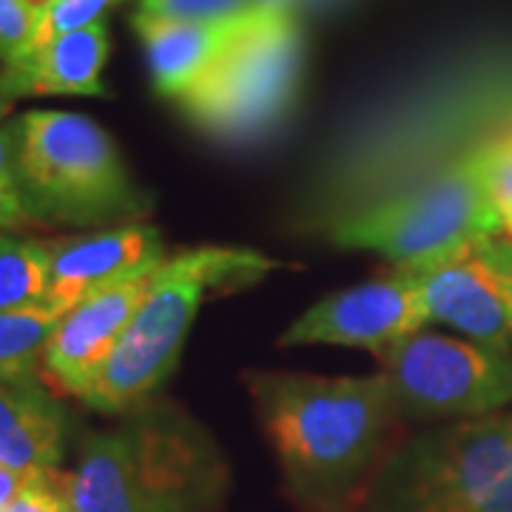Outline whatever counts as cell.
I'll use <instances>...</instances> for the list:
<instances>
[{
  "instance_id": "1",
  "label": "cell",
  "mask_w": 512,
  "mask_h": 512,
  "mask_svg": "<svg viewBox=\"0 0 512 512\" xmlns=\"http://www.w3.org/2000/svg\"><path fill=\"white\" fill-rule=\"evenodd\" d=\"M248 390L293 501L308 512H353L404 419L376 376L248 373Z\"/></svg>"
},
{
  "instance_id": "2",
  "label": "cell",
  "mask_w": 512,
  "mask_h": 512,
  "mask_svg": "<svg viewBox=\"0 0 512 512\" xmlns=\"http://www.w3.org/2000/svg\"><path fill=\"white\" fill-rule=\"evenodd\" d=\"M225 493L217 441L183 407L157 399L86 436L69 473L72 512H217Z\"/></svg>"
},
{
  "instance_id": "3",
  "label": "cell",
  "mask_w": 512,
  "mask_h": 512,
  "mask_svg": "<svg viewBox=\"0 0 512 512\" xmlns=\"http://www.w3.org/2000/svg\"><path fill=\"white\" fill-rule=\"evenodd\" d=\"M274 271V259L245 248H194L168 256L146 299L80 402L126 416L154 399L183 353L194 316L211 291H237Z\"/></svg>"
},
{
  "instance_id": "4",
  "label": "cell",
  "mask_w": 512,
  "mask_h": 512,
  "mask_svg": "<svg viewBox=\"0 0 512 512\" xmlns=\"http://www.w3.org/2000/svg\"><path fill=\"white\" fill-rule=\"evenodd\" d=\"M15 168L35 225H131L151 200L131 180L106 128L72 111H26L12 120Z\"/></svg>"
},
{
  "instance_id": "5",
  "label": "cell",
  "mask_w": 512,
  "mask_h": 512,
  "mask_svg": "<svg viewBox=\"0 0 512 512\" xmlns=\"http://www.w3.org/2000/svg\"><path fill=\"white\" fill-rule=\"evenodd\" d=\"M362 512H512V410L399 441Z\"/></svg>"
},
{
  "instance_id": "6",
  "label": "cell",
  "mask_w": 512,
  "mask_h": 512,
  "mask_svg": "<svg viewBox=\"0 0 512 512\" xmlns=\"http://www.w3.org/2000/svg\"><path fill=\"white\" fill-rule=\"evenodd\" d=\"M302 77V35L293 12L254 9L214 66L180 97L185 117L208 137L248 146L285 123Z\"/></svg>"
},
{
  "instance_id": "7",
  "label": "cell",
  "mask_w": 512,
  "mask_h": 512,
  "mask_svg": "<svg viewBox=\"0 0 512 512\" xmlns=\"http://www.w3.org/2000/svg\"><path fill=\"white\" fill-rule=\"evenodd\" d=\"M476 151L399 197L330 225L328 237L342 248L376 251L396 265L498 237L501 214L484 191Z\"/></svg>"
},
{
  "instance_id": "8",
  "label": "cell",
  "mask_w": 512,
  "mask_h": 512,
  "mask_svg": "<svg viewBox=\"0 0 512 512\" xmlns=\"http://www.w3.org/2000/svg\"><path fill=\"white\" fill-rule=\"evenodd\" d=\"M379 362L404 424L481 419L512 404L510 350L419 330Z\"/></svg>"
},
{
  "instance_id": "9",
  "label": "cell",
  "mask_w": 512,
  "mask_h": 512,
  "mask_svg": "<svg viewBox=\"0 0 512 512\" xmlns=\"http://www.w3.org/2000/svg\"><path fill=\"white\" fill-rule=\"evenodd\" d=\"M427 325L416 279L404 268L316 302L282 333V348L342 345L370 350L376 359Z\"/></svg>"
},
{
  "instance_id": "10",
  "label": "cell",
  "mask_w": 512,
  "mask_h": 512,
  "mask_svg": "<svg viewBox=\"0 0 512 512\" xmlns=\"http://www.w3.org/2000/svg\"><path fill=\"white\" fill-rule=\"evenodd\" d=\"M487 239L464 245L453 254L396 268H404L416 279L427 325H450L473 342L510 350L512 288L493 256L487 254Z\"/></svg>"
},
{
  "instance_id": "11",
  "label": "cell",
  "mask_w": 512,
  "mask_h": 512,
  "mask_svg": "<svg viewBox=\"0 0 512 512\" xmlns=\"http://www.w3.org/2000/svg\"><path fill=\"white\" fill-rule=\"evenodd\" d=\"M151 276L154 271L92 293L60 319L40 365L60 390L83 396L143 305Z\"/></svg>"
},
{
  "instance_id": "12",
  "label": "cell",
  "mask_w": 512,
  "mask_h": 512,
  "mask_svg": "<svg viewBox=\"0 0 512 512\" xmlns=\"http://www.w3.org/2000/svg\"><path fill=\"white\" fill-rule=\"evenodd\" d=\"M52 248V291L49 305L69 313L86 296L157 271L165 259L163 234L154 225L131 222L89 237L49 242Z\"/></svg>"
},
{
  "instance_id": "13",
  "label": "cell",
  "mask_w": 512,
  "mask_h": 512,
  "mask_svg": "<svg viewBox=\"0 0 512 512\" xmlns=\"http://www.w3.org/2000/svg\"><path fill=\"white\" fill-rule=\"evenodd\" d=\"M109 60V29L92 23L55 37L0 69V106L9 109L20 97L69 94L109 97L103 69Z\"/></svg>"
},
{
  "instance_id": "14",
  "label": "cell",
  "mask_w": 512,
  "mask_h": 512,
  "mask_svg": "<svg viewBox=\"0 0 512 512\" xmlns=\"http://www.w3.org/2000/svg\"><path fill=\"white\" fill-rule=\"evenodd\" d=\"M66 433L69 413L40 373L0 379V467L23 476L57 470Z\"/></svg>"
},
{
  "instance_id": "15",
  "label": "cell",
  "mask_w": 512,
  "mask_h": 512,
  "mask_svg": "<svg viewBox=\"0 0 512 512\" xmlns=\"http://www.w3.org/2000/svg\"><path fill=\"white\" fill-rule=\"evenodd\" d=\"M239 20L188 23V20L157 18V15L137 12L134 29L143 37L148 69H151L157 92L180 100L202 74L214 66V60L222 55V49L237 32Z\"/></svg>"
},
{
  "instance_id": "16",
  "label": "cell",
  "mask_w": 512,
  "mask_h": 512,
  "mask_svg": "<svg viewBox=\"0 0 512 512\" xmlns=\"http://www.w3.org/2000/svg\"><path fill=\"white\" fill-rule=\"evenodd\" d=\"M52 248L40 239L0 234V311L49 305Z\"/></svg>"
},
{
  "instance_id": "17",
  "label": "cell",
  "mask_w": 512,
  "mask_h": 512,
  "mask_svg": "<svg viewBox=\"0 0 512 512\" xmlns=\"http://www.w3.org/2000/svg\"><path fill=\"white\" fill-rule=\"evenodd\" d=\"M63 316L52 305L0 311V379L40 373L46 345Z\"/></svg>"
},
{
  "instance_id": "18",
  "label": "cell",
  "mask_w": 512,
  "mask_h": 512,
  "mask_svg": "<svg viewBox=\"0 0 512 512\" xmlns=\"http://www.w3.org/2000/svg\"><path fill=\"white\" fill-rule=\"evenodd\" d=\"M256 9L254 0H140V12L188 23H231Z\"/></svg>"
},
{
  "instance_id": "19",
  "label": "cell",
  "mask_w": 512,
  "mask_h": 512,
  "mask_svg": "<svg viewBox=\"0 0 512 512\" xmlns=\"http://www.w3.org/2000/svg\"><path fill=\"white\" fill-rule=\"evenodd\" d=\"M478 168L487 197L498 214L512 208V126L478 146Z\"/></svg>"
},
{
  "instance_id": "20",
  "label": "cell",
  "mask_w": 512,
  "mask_h": 512,
  "mask_svg": "<svg viewBox=\"0 0 512 512\" xmlns=\"http://www.w3.org/2000/svg\"><path fill=\"white\" fill-rule=\"evenodd\" d=\"M3 114L6 109L0 106V231H18L35 222L29 217L23 194H20L12 123H3Z\"/></svg>"
},
{
  "instance_id": "21",
  "label": "cell",
  "mask_w": 512,
  "mask_h": 512,
  "mask_svg": "<svg viewBox=\"0 0 512 512\" xmlns=\"http://www.w3.org/2000/svg\"><path fill=\"white\" fill-rule=\"evenodd\" d=\"M114 3L117 0H57L49 9H43L37 18L35 49L55 40V37L66 35V32L100 23V15L111 9Z\"/></svg>"
},
{
  "instance_id": "22",
  "label": "cell",
  "mask_w": 512,
  "mask_h": 512,
  "mask_svg": "<svg viewBox=\"0 0 512 512\" xmlns=\"http://www.w3.org/2000/svg\"><path fill=\"white\" fill-rule=\"evenodd\" d=\"M37 12L29 0H0V63H15L35 49Z\"/></svg>"
},
{
  "instance_id": "23",
  "label": "cell",
  "mask_w": 512,
  "mask_h": 512,
  "mask_svg": "<svg viewBox=\"0 0 512 512\" xmlns=\"http://www.w3.org/2000/svg\"><path fill=\"white\" fill-rule=\"evenodd\" d=\"M6 512H72L69 504V476L49 470L35 473L23 484Z\"/></svg>"
},
{
  "instance_id": "24",
  "label": "cell",
  "mask_w": 512,
  "mask_h": 512,
  "mask_svg": "<svg viewBox=\"0 0 512 512\" xmlns=\"http://www.w3.org/2000/svg\"><path fill=\"white\" fill-rule=\"evenodd\" d=\"M484 248H487V254L493 256V262L501 268V274L507 276L512 288V239L490 237L484 242Z\"/></svg>"
},
{
  "instance_id": "25",
  "label": "cell",
  "mask_w": 512,
  "mask_h": 512,
  "mask_svg": "<svg viewBox=\"0 0 512 512\" xmlns=\"http://www.w3.org/2000/svg\"><path fill=\"white\" fill-rule=\"evenodd\" d=\"M26 481H29V476L0 467V512L9 510V504L15 501V495L23 490V484H26Z\"/></svg>"
},
{
  "instance_id": "26",
  "label": "cell",
  "mask_w": 512,
  "mask_h": 512,
  "mask_svg": "<svg viewBox=\"0 0 512 512\" xmlns=\"http://www.w3.org/2000/svg\"><path fill=\"white\" fill-rule=\"evenodd\" d=\"M256 9H276V12H293L296 0H254Z\"/></svg>"
},
{
  "instance_id": "27",
  "label": "cell",
  "mask_w": 512,
  "mask_h": 512,
  "mask_svg": "<svg viewBox=\"0 0 512 512\" xmlns=\"http://www.w3.org/2000/svg\"><path fill=\"white\" fill-rule=\"evenodd\" d=\"M498 237L512 239V208L501 214V225H498Z\"/></svg>"
},
{
  "instance_id": "28",
  "label": "cell",
  "mask_w": 512,
  "mask_h": 512,
  "mask_svg": "<svg viewBox=\"0 0 512 512\" xmlns=\"http://www.w3.org/2000/svg\"><path fill=\"white\" fill-rule=\"evenodd\" d=\"M29 3H32V9L37 12V18H40V12H43V9H49V6L57 3V0H29Z\"/></svg>"
}]
</instances>
